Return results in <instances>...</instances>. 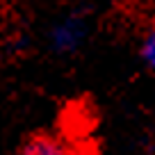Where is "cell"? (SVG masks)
I'll list each match as a JSON object with an SVG mask.
<instances>
[{
	"label": "cell",
	"instance_id": "2",
	"mask_svg": "<svg viewBox=\"0 0 155 155\" xmlns=\"http://www.w3.org/2000/svg\"><path fill=\"white\" fill-rule=\"evenodd\" d=\"M18 155H71V150L59 137L48 135V132H37L23 141Z\"/></svg>",
	"mask_w": 155,
	"mask_h": 155
},
{
	"label": "cell",
	"instance_id": "3",
	"mask_svg": "<svg viewBox=\"0 0 155 155\" xmlns=\"http://www.w3.org/2000/svg\"><path fill=\"white\" fill-rule=\"evenodd\" d=\"M139 57L144 62V66L148 68L150 73H155V25L144 34L139 44Z\"/></svg>",
	"mask_w": 155,
	"mask_h": 155
},
{
	"label": "cell",
	"instance_id": "1",
	"mask_svg": "<svg viewBox=\"0 0 155 155\" xmlns=\"http://www.w3.org/2000/svg\"><path fill=\"white\" fill-rule=\"evenodd\" d=\"M87 34H89V23L82 14H66L50 28L48 41L55 53L71 55L84 44Z\"/></svg>",
	"mask_w": 155,
	"mask_h": 155
}]
</instances>
